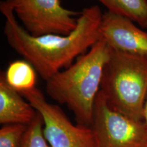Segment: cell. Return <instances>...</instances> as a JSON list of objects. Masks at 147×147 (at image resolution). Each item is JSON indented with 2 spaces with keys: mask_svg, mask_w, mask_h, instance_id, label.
Returning <instances> with one entry per match:
<instances>
[{
  "mask_svg": "<svg viewBox=\"0 0 147 147\" xmlns=\"http://www.w3.org/2000/svg\"><path fill=\"white\" fill-rule=\"evenodd\" d=\"M0 11L5 18L3 34L8 44L46 82L72 65L101 39L103 13L97 5L80 12L76 28L67 36H33L18 23L12 9L4 1L0 2Z\"/></svg>",
  "mask_w": 147,
  "mask_h": 147,
  "instance_id": "cell-1",
  "label": "cell"
},
{
  "mask_svg": "<svg viewBox=\"0 0 147 147\" xmlns=\"http://www.w3.org/2000/svg\"><path fill=\"white\" fill-rule=\"evenodd\" d=\"M110 54L109 46L100 39L72 65L46 82L49 96L67 106L78 124L91 126L95 99Z\"/></svg>",
  "mask_w": 147,
  "mask_h": 147,
  "instance_id": "cell-2",
  "label": "cell"
},
{
  "mask_svg": "<svg viewBox=\"0 0 147 147\" xmlns=\"http://www.w3.org/2000/svg\"><path fill=\"white\" fill-rule=\"evenodd\" d=\"M100 91L111 109L133 120L143 121L147 97V58L110 49Z\"/></svg>",
  "mask_w": 147,
  "mask_h": 147,
  "instance_id": "cell-3",
  "label": "cell"
},
{
  "mask_svg": "<svg viewBox=\"0 0 147 147\" xmlns=\"http://www.w3.org/2000/svg\"><path fill=\"white\" fill-rule=\"evenodd\" d=\"M33 36H67L76 28L80 12L64 8L60 0H4Z\"/></svg>",
  "mask_w": 147,
  "mask_h": 147,
  "instance_id": "cell-4",
  "label": "cell"
},
{
  "mask_svg": "<svg viewBox=\"0 0 147 147\" xmlns=\"http://www.w3.org/2000/svg\"><path fill=\"white\" fill-rule=\"evenodd\" d=\"M20 93L41 115L50 147H98L91 127L74 125L59 106L47 102L38 88Z\"/></svg>",
  "mask_w": 147,
  "mask_h": 147,
  "instance_id": "cell-5",
  "label": "cell"
},
{
  "mask_svg": "<svg viewBox=\"0 0 147 147\" xmlns=\"http://www.w3.org/2000/svg\"><path fill=\"white\" fill-rule=\"evenodd\" d=\"M91 128L98 147H146L147 131L137 121L111 109L102 92L97 95Z\"/></svg>",
  "mask_w": 147,
  "mask_h": 147,
  "instance_id": "cell-6",
  "label": "cell"
},
{
  "mask_svg": "<svg viewBox=\"0 0 147 147\" xmlns=\"http://www.w3.org/2000/svg\"><path fill=\"white\" fill-rule=\"evenodd\" d=\"M100 33L111 49L147 58V32L129 18L106 11Z\"/></svg>",
  "mask_w": 147,
  "mask_h": 147,
  "instance_id": "cell-7",
  "label": "cell"
},
{
  "mask_svg": "<svg viewBox=\"0 0 147 147\" xmlns=\"http://www.w3.org/2000/svg\"><path fill=\"white\" fill-rule=\"evenodd\" d=\"M19 92L5 81L3 73L0 75V124L28 126L38 112Z\"/></svg>",
  "mask_w": 147,
  "mask_h": 147,
  "instance_id": "cell-8",
  "label": "cell"
},
{
  "mask_svg": "<svg viewBox=\"0 0 147 147\" xmlns=\"http://www.w3.org/2000/svg\"><path fill=\"white\" fill-rule=\"evenodd\" d=\"M3 75L7 83L19 93L36 87L37 71L25 60L11 62Z\"/></svg>",
  "mask_w": 147,
  "mask_h": 147,
  "instance_id": "cell-9",
  "label": "cell"
},
{
  "mask_svg": "<svg viewBox=\"0 0 147 147\" xmlns=\"http://www.w3.org/2000/svg\"><path fill=\"white\" fill-rule=\"evenodd\" d=\"M108 12L123 16L147 28V0H97Z\"/></svg>",
  "mask_w": 147,
  "mask_h": 147,
  "instance_id": "cell-10",
  "label": "cell"
},
{
  "mask_svg": "<svg viewBox=\"0 0 147 147\" xmlns=\"http://www.w3.org/2000/svg\"><path fill=\"white\" fill-rule=\"evenodd\" d=\"M44 122L38 113L36 117L24 134L18 147H50L44 135Z\"/></svg>",
  "mask_w": 147,
  "mask_h": 147,
  "instance_id": "cell-11",
  "label": "cell"
},
{
  "mask_svg": "<svg viewBox=\"0 0 147 147\" xmlns=\"http://www.w3.org/2000/svg\"><path fill=\"white\" fill-rule=\"evenodd\" d=\"M27 127L23 125H5L0 129V147H18Z\"/></svg>",
  "mask_w": 147,
  "mask_h": 147,
  "instance_id": "cell-12",
  "label": "cell"
},
{
  "mask_svg": "<svg viewBox=\"0 0 147 147\" xmlns=\"http://www.w3.org/2000/svg\"><path fill=\"white\" fill-rule=\"evenodd\" d=\"M143 122H144V125L146 127V131H147V97L145 102L144 108V115H143Z\"/></svg>",
  "mask_w": 147,
  "mask_h": 147,
  "instance_id": "cell-13",
  "label": "cell"
},
{
  "mask_svg": "<svg viewBox=\"0 0 147 147\" xmlns=\"http://www.w3.org/2000/svg\"><path fill=\"white\" fill-rule=\"evenodd\" d=\"M146 147H147V146H146Z\"/></svg>",
  "mask_w": 147,
  "mask_h": 147,
  "instance_id": "cell-14",
  "label": "cell"
}]
</instances>
